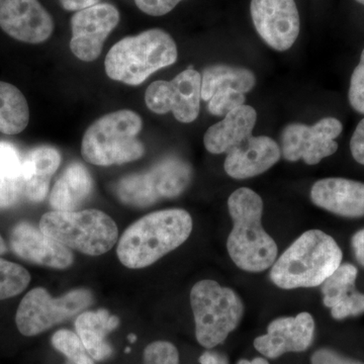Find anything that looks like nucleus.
Returning <instances> with one entry per match:
<instances>
[{"label":"nucleus","mask_w":364,"mask_h":364,"mask_svg":"<svg viewBox=\"0 0 364 364\" xmlns=\"http://www.w3.org/2000/svg\"><path fill=\"white\" fill-rule=\"evenodd\" d=\"M142 127L141 117L129 109L105 114L86 130L81 154L85 161L97 166L136 161L145 153L138 139Z\"/></svg>","instance_id":"nucleus-5"},{"label":"nucleus","mask_w":364,"mask_h":364,"mask_svg":"<svg viewBox=\"0 0 364 364\" xmlns=\"http://www.w3.org/2000/svg\"><path fill=\"white\" fill-rule=\"evenodd\" d=\"M11 244L16 255L36 264L64 269L73 263L68 248L28 223H20L14 228Z\"/></svg>","instance_id":"nucleus-14"},{"label":"nucleus","mask_w":364,"mask_h":364,"mask_svg":"<svg viewBox=\"0 0 364 364\" xmlns=\"http://www.w3.org/2000/svg\"><path fill=\"white\" fill-rule=\"evenodd\" d=\"M350 151L354 160L364 165V119L359 122L351 136Z\"/></svg>","instance_id":"nucleus-35"},{"label":"nucleus","mask_w":364,"mask_h":364,"mask_svg":"<svg viewBox=\"0 0 364 364\" xmlns=\"http://www.w3.org/2000/svg\"><path fill=\"white\" fill-rule=\"evenodd\" d=\"M228 208L233 229L228 237L227 249L237 267L247 272H262L277 259V243L263 229V200L248 188L235 191Z\"/></svg>","instance_id":"nucleus-2"},{"label":"nucleus","mask_w":364,"mask_h":364,"mask_svg":"<svg viewBox=\"0 0 364 364\" xmlns=\"http://www.w3.org/2000/svg\"><path fill=\"white\" fill-rule=\"evenodd\" d=\"M129 339H130V342H132V343H134L136 339V335L131 334L130 336H129Z\"/></svg>","instance_id":"nucleus-41"},{"label":"nucleus","mask_w":364,"mask_h":364,"mask_svg":"<svg viewBox=\"0 0 364 364\" xmlns=\"http://www.w3.org/2000/svg\"><path fill=\"white\" fill-rule=\"evenodd\" d=\"M31 282L28 270L16 263L0 259V301L25 291Z\"/></svg>","instance_id":"nucleus-27"},{"label":"nucleus","mask_w":364,"mask_h":364,"mask_svg":"<svg viewBox=\"0 0 364 364\" xmlns=\"http://www.w3.org/2000/svg\"><path fill=\"white\" fill-rule=\"evenodd\" d=\"M193 231V219L181 208L158 210L145 215L124 231L117 257L132 269L150 267L182 245Z\"/></svg>","instance_id":"nucleus-1"},{"label":"nucleus","mask_w":364,"mask_h":364,"mask_svg":"<svg viewBox=\"0 0 364 364\" xmlns=\"http://www.w3.org/2000/svg\"><path fill=\"white\" fill-rule=\"evenodd\" d=\"M317 207L344 218L364 217V183L341 177L320 179L311 189Z\"/></svg>","instance_id":"nucleus-16"},{"label":"nucleus","mask_w":364,"mask_h":364,"mask_svg":"<svg viewBox=\"0 0 364 364\" xmlns=\"http://www.w3.org/2000/svg\"><path fill=\"white\" fill-rule=\"evenodd\" d=\"M343 131L336 117H324L308 126L301 123L287 124L282 131V155L287 161L303 159L308 165H316L338 150L336 139Z\"/></svg>","instance_id":"nucleus-9"},{"label":"nucleus","mask_w":364,"mask_h":364,"mask_svg":"<svg viewBox=\"0 0 364 364\" xmlns=\"http://www.w3.org/2000/svg\"><path fill=\"white\" fill-rule=\"evenodd\" d=\"M92 188V178L85 165L72 163L55 183L50 205L55 210L74 212L87 200Z\"/></svg>","instance_id":"nucleus-21"},{"label":"nucleus","mask_w":364,"mask_h":364,"mask_svg":"<svg viewBox=\"0 0 364 364\" xmlns=\"http://www.w3.org/2000/svg\"><path fill=\"white\" fill-rule=\"evenodd\" d=\"M351 246L354 256L359 264L364 267V229L359 230L351 239Z\"/></svg>","instance_id":"nucleus-36"},{"label":"nucleus","mask_w":364,"mask_h":364,"mask_svg":"<svg viewBox=\"0 0 364 364\" xmlns=\"http://www.w3.org/2000/svg\"><path fill=\"white\" fill-rule=\"evenodd\" d=\"M40 230L68 249L91 256L102 255L114 247L117 227L102 210H53L43 215Z\"/></svg>","instance_id":"nucleus-7"},{"label":"nucleus","mask_w":364,"mask_h":364,"mask_svg":"<svg viewBox=\"0 0 364 364\" xmlns=\"http://www.w3.org/2000/svg\"><path fill=\"white\" fill-rule=\"evenodd\" d=\"M255 85V75L247 68L225 64L208 66L203 72L202 98L208 102L215 91L222 88H233L245 95Z\"/></svg>","instance_id":"nucleus-24"},{"label":"nucleus","mask_w":364,"mask_h":364,"mask_svg":"<svg viewBox=\"0 0 364 364\" xmlns=\"http://www.w3.org/2000/svg\"><path fill=\"white\" fill-rule=\"evenodd\" d=\"M59 1L65 11H79L97 6L100 0H59Z\"/></svg>","instance_id":"nucleus-37"},{"label":"nucleus","mask_w":364,"mask_h":364,"mask_svg":"<svg viewBox=\"0 0 364 364\" xmlns=\"http://www.w3.org/2000/svg\"><path fill=\"white\" fill-rule=\"evenodd\" d=\"M131 351V349L130 348H127L126 349V352H130Z\"/></svg>","instance_id":"nucleus-43"},{"label":"nucleus","mask_w":364,"mask_h":364,"mask_svg":"<svg viewBox=\"0 0 364 364\" xmlns=\"http://www.w3.org/2000/svg\"><path fill=\"white\" fill-rule=\"evenodd\" d=\"M52 344L56 350L68 358L70 364H95L77 333L66 329L59 330L53 335Z\"/></svg>","instance_id":"nucleus-28"},{"label":"nucleus","mask_w":364,"mask_h":364,"mask_svg":"<svg viewBox=\"0 0 364 364\" xmlns=\"http://www.w3.org/2000/svg\"><path fill=\"white\" fill-rule=\"evenodd\" d=\"M0 28L14 40L41 44L51 37L54 21L39 0H0Z\"/></svg>","instance_id":"nucleus-12"},{"label":"nucleus","mask_w":364,"mask_h":364,"mask_svg":"<svg viewBox=\"0 0 364 364\" xmlns=\"http://www.w3.org/2000/svg\"><path fill=\"white\" fill-rule=\"evenodd\" d=\"M343 253L330 235L310 230L296 239L275 260L270 279L282 289L322 286L341 265Z\"/></svg>","instance_id":"nucleus-3"},{"label":"nucleus","mask_w":364,"mask_h":364,"mask_svg":"<svg viewBox=\"0 0 364 364\" xmlns=\"http://www.w3.org/2000/svg\"><path fill=\"white\" fill-rule=\"evenodd\" d=\"M144 364H179L178 350L168 341H155L144 350Z\"/></svg>","instance_id":"nucleus-31"},{"label":"nucleus","mask_w":364,"mask_h":364,"mask_svg":"<svg viewBox=\"0 0 364 364\" xmlns=\"http://www.w3.org/2000/svg\"><path fill=\"white\" fill-rule=\"evenodd\" d=\"M200 364H229L226 356L214 351L203 352L200 358Z\"/></svg>","instance_id":"nucleus-38"},{"label":"nucleus","mask_w":364,"mask_h":364,"mask_svg":"<svg viewBox=\"0 0 364 364\" xmlns=\"http://www.w3.org/2000/svg\"><path fill=\"white\" fill-rule=\"evenodd\" d=\"M237 364H269L268 361L265 358H256L252 359V360H247V359H241L239 360V363Z\"/></svg>","instance_id":"nucleus-39"},{"label":"nucleus","mask_w":364,"mask_h":364,"mask_svg":"<svg viewBox=\"0 0 364 364\" xmlns=\"http://www.w3.org/2000/svg\"><path fill=\"white\" fill-rule=\"evenodd\" d=\"M177 56L173 38L161 28H151L112 46L105 57V72L112 80L136 86L151 74L173 65Z\"/></svg>","instance_id":"nucleus-4"},{"label":"nucleus","mask_w":364,"mask_h":364,"mask_svg":"<svg viewBox=\"0 0 364 364\" xmlns=\"http://www.w3.org/2000/svg\"><path fill=\"white\" fill-rule=\"evenodd\" d=\"M348 100L354 111L364 114V49L361 53L360 61L351 75Z\"/></svg>","instance_id":"nucleus-32"},{"label":"nucleus","mask_w":364,"mask_h":364,"mask_svg":"<svg viewBox=\"0 0 364 364\" xmlns=\"http://www.w3.org/2000/svg\"><path fill=\"white\" fill-rule=\"evenodd\" d=\"M30 121L28 102L18 87L0 81V132L16 135L25 130Z\"/></svg>","instance_id":"nucleus-26"},{"label":"nucleus","mask_w":364,"mask_h":364,"mask_svg":"<svg viewBox=\"0 0 364 364\" xmlns=\"http://www.w3.org/2000/svg\"><path fill=\"white\" fill-rule=\"evenodd\" d=\"M251 18L261 39L275 51L293 47L301 21L294 0H251Z\"/></svg>","instance_id":"nucleus-10"},{"label":"nucleus","mask_w":364,"mask_h":364,"mask_svg":"<svg viewBox=\"0 0 364 364\" xmlns=\"http://www.w3.org/2000/svg\"><path fill=\"white\" fill-rule=\"evenodd\" d=\"M244 104H245L244 93L233 88H222L215 91L208 100V109L213 116L225 117Z\"/></svg>","instance_id":"nucleus-29"},{"label":"nucleus","mask_w":364,"mask_h":364,"mask_svg":"<svg viewBox=\"0 0 364 364\" xmlns=\"http://www.w3.org/2000/svg\"><path fill=\"white\" fill-rule=\"evenodd\" d=\"M60 163L61 155L55 148L43 146L28 152L23 158V195L31 202L44 200Z\"/></svg>","instance_id":"nucleus-20"},{"label":"nucleus","mask_w":364,"mask_h":364,"mask_svg":"<svg viewBox=\"0 0 364 364\" xmlns=\"http://www.w3.org/2000/svg\"><path fill=\"white\" fill-rule=\"evenodd\" d=\"M144 186L153 202L181 196L191 183L193 169L181 158L169 156L157 162L147 172H141Z\"/></svg>","instance_id":"nucleus-19"},{"label":"nucleus","mask_w":364,"mask_h":364,"mask_svg":"<svg viewBox=\"0 0 364 364\" xmlns=\"http://www.w3.org/2000/svg\"><path fill=\"white\" fill-rule=\"evenodd\" d=\"M92 301V294L87 289H75L53 299L45 289L37 287L21 301L16 311V327L23 336L42 334L85 310Z\"/></svg>","instance_id":"nucleus-8"},{"label":"nucleus","mask_w":364,"mask_h":364,"mask_svg":"<svg viewBox=\"0 0 364 364\" xmlns=\"http://www.w3.org/2000/svg\"><path fill=\"white\" fill-rule=\"evenodd\" d=\"M171 112L183 124L195 122L200 114L202 98V75L189 67L170 81Z\"/></svg>","instance_id":"nucleus-23"},{"label":"nucleus","mask_w":364,"mask_h":364,"mask_svg":"<svg viewBox=\"0 0 364 364\" xmlns=\"http://www.w3.org/2000/svg\"><path fill=\"white\" fill-rule=\"evenodd\" d=\"M358 268L341 264L323 282V303L331 310L335 320H344L364 313V294L355 289Z\"/></svg>","instance_id":"nucleus-17"},{"label":"nucleus","mask_w":364,"mask_h":364,"mask_svg":"<svg viewBox=\"0 0 364 364\" xmlns=\"http://www.w3.org/2000/svg\"><path fill=\"white\" fill-rule=\"evenodd\" d=\"M280 156L279 145L270 136L251 135L228 153L224 168L232 178H252L272 168Z\"/></svg>","instance_id":"nucleus-15"},{"label":"nucleus","mask_w":364,"mask_h":364,"mask_svg":"<svg viewBox=\"0 0 364 364\" xmlns=\"http://www.w3.org/2000/svg\"><path fill=\"white\" fill-rule=\"evenodd\" d=\"M315 327L310 313L277 318L268 325L267 334L254 340V347L265 358L272 359L289 352H304L313 343Z\"/></svg>","instance_id":"nucleus-13"},{"label":"nucleus","mask_w":364,"mask_h":364,"mask_svg":"<svg viewBox=\"0 0 364 364\" xmlns=\"http://www.w3.org/2000/svg\"><path fill=\"white\" fill-rule=\"evenodd\" d=\"M355 1H358V2H359V4H363V6H364V0H355Z\"/></svg>","instance_id":"nucleus-42"},{"label":"nucleus","mask_w":364,"mask_h":364,"mask_svg":"<svg viewBox=\"0 0 364 364\" xmlns=\"http://www.w3.org/2000/svg\"><path fill=\"white\" fill-rule=\"evenodd\" d=\"M119 325V318L109 315L107 310L85 312L76 318V332L93 360H105L112 355L111 345L105 341V337Z\"/></svg>","instance_id":"nucleus-22"},{"label":"nucleus","mask_w":364,"mask_h":364,"mask_svg":"<svg viewBox=\"0 0 364 364\" xmlns=\"http://www.w3.org/2000/svg\"><path fill=\"white\" fill-rule=\"evenodd\" d=\"M6 242H4V239H2V237L0 236V255H1V254L6 253Z\"/></svg>","instance_id":"nucleus-40"},{"label":"nucleus","mask_w":364,"mask_h":364,"mask_svg":"<svg viewBox=\"0 0 364 364\" xmlns=\"http://www.w3.org/2000/svg\"><path fill=\"white\" fill-rule=\"evenodd\" d=\"M145 102L151 112L166 114L171 112L170 81L158 80L151 83L145 92Z\"/></svg>","instance_id":"nucleus-30"},{"label":"nucleus","mask_w":364,"mask_h":364,"mask_svg":"<svg viewBox=\"0 0 364 364\" xmlns=\"http://www.w3.org/2000/svg\"><path fill=\"white\" fill-rule=\"evenodd\" d=\"M256 121L257 112L252 107L243 105L237 107L205 132V149L212 154H228L251 136Z\"/></svg>","instance_id":"nucleus-18"},{"label":"nucleus","mask_w":364,"mask_h":364,"mask_svg":"<svg viewBox=\"0 0 364 364\" xmlns=\"http://www.w3.org/2000/svg\"><path fill=\"white\" fill-rule=\"evenodd\" d=\"M23 158L13 144L0 142V208L11 207L23 195Z\"/></svg>","instance_id":"nucleus-25"},{"label":"nucleus","mask_w":364,"mask_h":364,"mask_svg":"<svg viewBox=\"0 0 364 364\" xmlns=\"http://www.w3.org/2000/svg\"><path fill=\"white\" fill-rule=\"evenodd\" d=\"M119 23V13L109 4L76 11L71 18L70 49L81 61L92 62L102 54L105 41Z\"/></svg>","instance_id":"nucleus-11"},{"label":"nucleus","mask_w":364,"mask_h":364,"mask_svg":"<svg viewBox=\"0 0 364 364\" xmlns=\"http://www.w3.org/2000/svg\"><path fill=\"white\" fill-rule=\"evenodd\" d=\"M182 0H135L136 7L144 14L161 16L176 9Z\"/></svg>","instance_id":"nucleus-33"},{"label":"nucleus","mask_w":364,"mask_h":364,"mask_svg":"<svg viewBox=\"0 0 364 364\" xmlns=\"http://www.w3.org/2000/svg\"><path fill=\"white\" fill-rule=\"evenodd\" d=\"M312 364H364L361 361L355 360L342 355L338 352L331 350V349L322 348L318 349L313 354L311 358Z\"/></svg>","instance_id":"nucleus-34"},{"label":"nucleus","mask_w":364,"mask_h":364,"mask_svg":"<svg viewBox=\"0 0 364 364\" xmlns=\"http://www.w3.org/2000/svg\"><path fill=\"white\" fill-rule=\"evenodd\" d=\"M198 343L212 349L222 344L240 324L244 304L236 291L215 280H200L191 291Z\"/></svg>","instance_id":"nucleus-6"}]
</instances>
